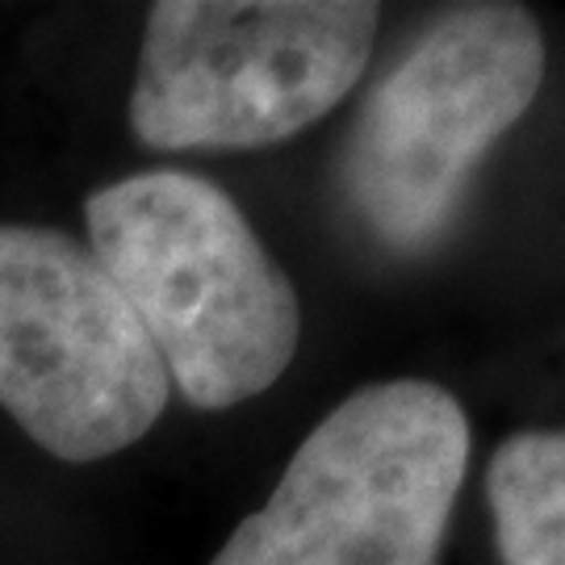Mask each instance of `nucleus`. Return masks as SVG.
<instances>
[{"instance_id":"nucleus-2","label":"nucleus","mask_w":565,"mask_h":565,"mask_svg":"<svg viewBox=\"0 0 565 565\" xmlns=\"http://www.w3.org/2000/svg\"><path fill=\"white\" fill-rule=\"evenodd\" d=\"M465 469L469 419L445 385H361L210 565H436Z\"/></svg>"},{"instance_id":"nucleus-3","label":"nucleus","mask_w":565,"mask_h":565,"mask_svg":"<svg viewBox=\"0 0 565 565\" xmlns=\"http://www.w3.org/2000/svg\"><path fill=\"white\" fill-rule=\"evenodd\" d=\"M377 4L160 0L147 9L130 130L156 151H256L327 118L364 76Z\"/></svg>"},{"instance_id":"nucleus-6","label":"nucleus","mask_w":565,"mask_h":565,"mask_svg":"<svg viewBox=\"0 0 565 565\" xmlns=\"http://www.w3.org/2000/svg\"><path fill=\"white\" fill-rule=\"evenodd\" d=\"M486 499L503 565H565V427L503 440Z\"/></svg>"},{"instance_id":"nucleus-5","label":"nucleus","mask_w":565,"mask_h":565,"mask_svg":"<svg viewBox=\"0 0 565 565\" xmlns=\"http://www.w3.org/2000/svg\"><path fill=\"white\" fill-rule=\"evenodd\" d=\"M172 382L88 243L0 223V411L51 457L88 465L160 424Z\"/></svg>"},{"instance_id":"nucleus-1","label":"nucleus","mask_w":565,"mask_h":565,"mask_svg":"<svg viewBox=\"0 0 565 565\" xmlns=\"http://www.w3.org/2000/svg\"><path fill=\"white\" fill-rule=\"evenodd\" d=\"M84 223L184 403L226 411L277 385L302 343V302L218 184L139 172L97 189Z\"/></svg>"},{"instance_id":"nucleus-4","label":"nucleus","mask_w":565,"mask_h":565,"mask_svg":"<svg viewBox=\"0 0 565 565\" xmlns=\"http://www.w3.org/2000/svg\"><path fill=\"white\" fill-rule=\"evenodd\" d=\"M545 81V39L520 4L452 9L364 102L343 184L390 247H424L448 226L469 172L527 114Z\"/></svg>"}]
</instances>
